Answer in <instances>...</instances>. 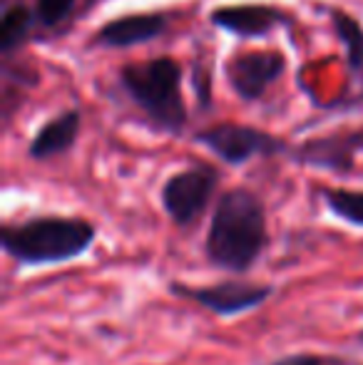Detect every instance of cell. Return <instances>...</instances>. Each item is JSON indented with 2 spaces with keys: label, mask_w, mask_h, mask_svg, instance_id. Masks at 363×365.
I'll use <instances>...</instances> for the list:
<instances>
[{
  "label": "cell",
  "mask_w": 363,
  "mask_h": 365,
  "mask_svg": "<svg viewBox=\"0 0 363 365\" xmlns=\"http://www.w3.org/2000/svg\"><path fill=\"white\" fill-rule=\"evenodd\" d=\"M269 246V221L262 199L249 189H229L219 197L209 221L204 256L229 274H247Z\"/></svg>",
  "instance_id": "1"
},
{
  "label": "cell",
  "mask_w": 363,
  "mask_h": 365,
  "mask_svg": "<svg viewBox=\"0 0 363 365\" xmlns=\"http://www.w3.org/2000/svg\"><path fill=\"white\" fill-rule=\"evenodd\" d=\"M95 236L97 229L88 219L48 214L5 224L0 246L20 266H53L80 259L95 244Z\"/></svg>",
  "instance_id": "2"
},
{
  "label": "cell",
  "mask_w": 363,
  "mask_h": 365,
  "mask_svg": "<svg viewBox=\"0 0 363 365\" xmlns=\"http://www.w3.org/2000/svg\"><path fill=\"white\" fill-rule=\"evenodd\" d=\"M122 82L157 125L170 132L182 130L187 115L180 97V68L175 65V60L162 58L152 63L130 65L122 70Z\"/></svg>",
  "instance_id": "3"
},
{
  "label": "cell",
  "mask_w": 363,
  "mask_h": 365,
  "mask_svg": "<svg viewBox=\"0 0 363 365\" xmlns=\"http://www.w3.org/2000/svg\"><path fill=\"white\" fill-rule=\"evenodd\" d=\"M170 291L180 298L197 303L199 308L214 313L219 318L244 316L249 311H257L259 306L274 296V286L264 281H244V279H224L209 286H189L172 281Z\"/></svg>",
  "instance_id": "4"
},
{
  "label": "cell",
  "mask_w": 363,
  "mask_h": 365,
  "mask_svg": "<svg viewBox=\"0 0 363 365\" xmlns=\"http://www.w3.org/2000/svg\"><path fill=\"white\" fill-rule=\"evenodd\" d=\"M217 189V174L209 167H189L172 174L160 192L167 217L187 229L204 214Z\"/></svg>",
  "instance_id": "5"
},
{
  "label": "cell",
  "mask_w": 363,
  "mask_h": 365,
  "mask_svg": "<svg viewBox=\"0 0 363 365\" xmlns=\"http://www.w3.org/2000/svg\"><path fill=\"white\" fill-rule=\"evenodd\" d=\"M207 149H212L219 159L229 164H244L257 154H274L281 149L274 137L244 125H217L204 130L197 137Z\"/></svg>",
  "instance_id": "6"
},
{
  "label": "cell",
  "mask_w": 363,
  "mask_h": 365,
  "mask_svg": "<svg viewBox=\"0 0 363 365\" xmlns=\"http://www.w3.org/2000/svg\"><path fill=\"white\" fill-rule=\"evenodd\" d=\"M281 68H284V58L279 53L249 50V53H237L229 60L227 75L239 95L254 100L264 95V90L279 77Z\"/></svg>",
  "instance_id": "7"
},
{
  "label": "cell",
  "mask_w": 363,
  "mask_h": 365,
  "mask_svg": "<svg viewBox=\"0 0 363 365\" xmlns=\"http://www.w3.org/2000/svg\"><path fill=\"white\" fill-rule=\"evenodd\" d=\"M165 28V20L160 15H127V18L112 20L97 33V40L110 48H127L152 40Z\"/></svg>",
  "instance_id": "8"
},
{
  "label": "cell",
  "mask_w": 363,
  "mask_h": 365,
  "mask_svg": "<svg viewBox=\"0 0 363 365\" xmlns=\"http://www.w3.org/2000/svg\"><path fill=\"white\" fill-rule=\"evenodd\" d=\"M80 130V115L78 112H63L55 120H50L45 127H40V132L35 135V140L30 142V157L35 159H50L55 154H63L65 149L73 147L75 137Z\"/></svg>",
  "instance_id": "9"
},
{
  "label": "cell",
  "mask_w": 363,
  "mask_h": 365,
  "mask_svg": "<svg viewBox=\"0 0 363 365\" xmlns=\"http://www.w3.org/2000/svg\"><path fill=\"white\" fill-rule=\"evenodd\" d=\"M276 18L279 15L264 5H234L214 13V23L239 35H264L274 28Z\"/></svg>",
  "instance_id": "10"
},
{
  "label": "cell",
  "mask_w": 363,
  "mask_h": 365,
  "mask_svg": "<svg viewBox=\"0 0 363 365\" xmlns=\"http://www.w3.org/2000/svg\"><path fill=\"white\" fill-rule=\"evenodd\" d=\"M324 202L339 219L363 226V192L356 189H324Z\"/></svg>",
  "instance_id": "11"
},
{
  "label": "cell",
  "mask_w": 363,
  "mask_h": 365,
  "mask_svg": "<svg viewBox=\"0 0 363 365\" xmlns=\"http://www.w3.org/2000/svg\"><path fill=\"white\" fill-rule=\"evenodd\" d=\"M334 25H336L339 38L344 40L346 48H349L351 63L361 65L363 63V28L346 13H334Z\"/></svg>",
  "instance_id": "12"
},
{
  "label": "cell",
  "mask_w": 363,
  "mask_h": 365,
  "mask_svg": "<svg viewBox=\"0 0 363 365\" xmlns=\"http://www.w3.org/2000/svg\"><path fill=\"white\" fill-rule=\"evenodd\" d=\"M30 13L20 5L5 10L3 23H0V50H10L20 38H23L25 28H28Z\"/></svg>",
  "instance_id": "13"
},
{
  "label": "cell",
  "mask_w": 363,
  "mask_h": 365,
  "mask_svg": "<svg viewBox=\"0 0 363 365\" xmlns=\"http://www.w3.org/2000/svg\"><path fill=\"white\" fill-rule=\"evenodd\" d=\"M70 5H73V0H38V18L45 25L60 23L68 15Z\"/></svg>",
  "instance_id": "14"
},
{
  "label": "cell",
  "mask_w": 363,
  "mask_h": 365,
  "mask_svg": "<svg viewBox=\"0 0 363 365\" xmlns=\"http://www.w3.org/2000/svg\"><path fill=\"white\" fill-rule=\"evenodd\" d=\"M339 363L341 361L321 356V353H289V356L276 358L269 365H339Z\"/></svg>",
  "instance_id": "15"
}]
</instances>
